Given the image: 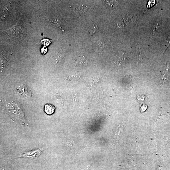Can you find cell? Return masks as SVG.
<instances>
[{"label":"cell","mask_w":170,"mask_h":170,"mask_svg":"<svg viewBox=\"0 0 170 170\" xmlns=\"http://www.w3.org/2000/svg\"><path fill=\"white\" fill-rule=\"evenodd\" d=\"M170 45V36L168 37V39L167 40V42L166 43V45H165V49L164 51L168 48V47Z\"/></svg>","instance_id":"cell-10"},{"label":"cell","mask_w":170,"mask_h":170,"mask_svg":"<svg viewBox=\"0 0 170 170\" xmlns=\"http://www.w3.org/2000/svg\"><path fill=\"white\" fill-rule=\"evenodd\" d=\"M44 149L38 148L26 152L19 155L16 158H24L26 159H35L39 157L42 154Z\"/></svg>","instance_id":"cell-1"},{"label":"cell","mask_w":170,"mask_h":170,"mask_svg":"<svg viewBox=\"0 0 170 170\" xmlns=\"http://www.w3.org/2000/svg\"><path fill=\"white\" fill-rule=\"evenodd\" d=\"M106 2L108 5L112 7H115L117 5L116 1H106Z\"/></svg>","instance_id":"cell-8"},{"label":"cell","mask_w":170,"mask_h":170,"mask_svg":"<svg viewBox=\"0 0 170 170\" xmlns=\"http://www.w3.org/2000/svg\"><path fill=\"white\" fill-rule=\"evenodd\" d=\"M75 10L79 12L80 11L81 13H84L86 11H87V9L86 8V7L83 8L82 6H80V7H76L75 8Z\"/></svg>","instance_id":"cell-7"},{"label":"cell","mask_w":170,"mask_h":170,"mask_svg":"<svg viewBox=\"0 0 170 170\" xmlns=\"http://www.w3.org/2000/svg\"><path fill=\"white\" fill-rule=\"evenodd\" d=\"M19 92L20 93L27 97H31V93L29 89L23 85L19 86L18 87Z\"/></svg>","instance_id":"cell-2"},{"label":"cell","mask_w":170,"mask_h":170,"mask_svg":"<svg viewBox=\"0 0 170 170\" xmlns=\"http://www.w3.org/2000/svg\"><path fill=\"white\" fill-rule=\"evenodd\" d=\"M99 30V27L98 25L93 24L91 25L88 29L87 32L89 36H92L98 32Z\"/></svg>","instance_id":"cell-4"},{"label":"cell","mask_w":170,"mask_h":170,"mask_svg":"<svg viewBox=\"0 0 170 170\" xmlns=\"http://www.w3.org/2000/svg\"><path fill=\"white\" fill-rule=\"evenodd\" d=\"M55 107L53 105L47 104L45 105L44 108V111L47 114L51 115L55 112Z\"/></svg>","instance_id":"cell-3"},{"label":"cell","mask_w":170,"mask_h":170,"mask_svg":"<svg viewBox=\"0 0 170 170\" xmlns=\"http://www.w3.org/2000/svg\"><path fill=\"white\" fill-rule=\"evenodd\" d=\"M155 3V1H149L148 5H147V7L148 8H150L152 7L153 5H154Z\"/></svg>","instance_id":"cell-9"},{"label":"cell","mask_w":170,"mask_h":170,"mask_svg":"<svg viewBox=\"0 0 170 170\" xmlns=\"http://www.w3.org/2000/svg\"><path fill=\"white\" fill-rule=\"evenodd\" d=\"M86 62V58L83 57H80L78 58L77 59L76 64L82 65L85 64Z\"/></svg>","instance_id":"cell-5"},{"label":"cell","mask_w":170,"mask_h":170,"mask_svg":"<svg viewBox=\"0 0 170 170\" xmlns=\"http://www.w3.org/2000/svg\"><path fill=\"white\" fill-rule=\"evenodd\" d=\"M136 51L137 52V58L138 63H141L142 60V57L141 55V50L139 46H137L136 48Z\"/></svg>","instance_id":"cell-6"}]
</instances>
